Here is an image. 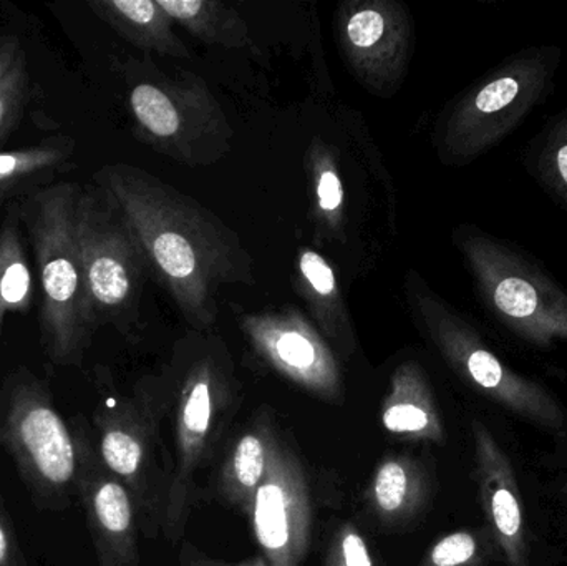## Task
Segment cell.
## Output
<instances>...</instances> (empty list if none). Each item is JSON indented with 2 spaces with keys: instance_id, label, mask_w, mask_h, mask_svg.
I'll use <instances>...</instances> for the list:
<instances>
[{
  "instance_id": "1",
  "label": "cell",
  "mask_w": 567,
  "mask_h": 566,
  "mask_svg": "<svg viewBox=\"0 0 567 566\" xmlns=\"http://www.w3.org/2000/svg\"><path fill=\"white\" fill-rule=\"evenodd\" d=\"M138 239L150 272L192 331L209 332L225 286H255L252 259L235 229L146 169L113 163L93 175Z\"/></svg>"
},
{
  "instance_id": "2",
  "label": "cell",
  "mask_w": 567,
  "mask_h": 566,
  "mask_svg": "<svg viewBox=\"0 0 567 566\" xmlns=\"http://www.w3.org/2000/svg\"><path fill=\"white\" fill-rule=\"evenodd\" d=\"M76 183L55 182L17 199L39 272L40 331L55 366H82L96 332L75 231Z\"/></svg>"
},
{
  "instance_id": "3",
  "label": "cell",
  "mask_w": 567,
  "mask_h": 566,
  "mask_svg": "<svg viewBox=\"0 0 567 566\" xmlns=\"http://www.w3.org/2000/svg\"><path fill=\"white\" fill-rule=\"evenodd\" d=\"M561 59L559 47H526L455 96L433 130L440 162L472 165L505 142L551 95Z\"/></svg>"
},
{
  "instance_id": "4",
  "label": "cell",
  "mask_w": 567,
  "mask_h": 566,
  "mask_svg": "<svg viewBox=\"0 0 567 566\" xmlns=\"http://www.w3.org/2000/svg\"><path fill=\"white\" fill-rule=\"evenodd\" d=\"M405 298L413 321L460 381L546 434L566 438L567 412L561 401L535 379L506 364L475 322L416 271L406 275Z\"/></svg>"
},
{
  "instance_id": "5",
  "label": "cell",
  "mask_w": 567,
  "mask_h": 566,
  "mask_svg": "<svg viewBox=\"0 0 567 566\" xmlns=\"http://www.w3.org/2000/svg\"><path fill=\"white\" fill-rule=\"evenodd\" d=\"M452 241L483 311L498 328L538 349L567 344V291L535 256L475 225Z\"/></svg>"
},
{
  "instance_id": "6",
  "label": "cell",
  "mask_w": 567,
  "mask_h": 566,
  "mask_svg": "<svg viewBox=\"0 0 567 566\" xmlns=\"http://www.w3.org/2000/svg\"><path fill=\"white\" fill-rule=\"evenodd\" d=\"M122 70L140 142L188 166L213 165L231 150L235 130L202 76L186 70L166 75L133 59Z\"/></svg>"
},
{
  "instance_id": "7",
  "label": "cell",
  "mask_w": 567,
  "mask_h": 566,
  "mask_svg": "<svg viewBox=\"0 0 567 566\" xmlns=\"http://www.w3.org/2000/svg\"><path fill=\"white\" fill-rule=\"evenodd\" d=\"M0 445L39 511L62 512L76 495L79 454L43 379L20 368L0 385Z\"/></svg>"
},
{
  "instance_id": "8",
  "label": "cell",
  "mask_w": 567,
  "mask_h": 566,
  "mask_svg": "<svg viewBox=\"0 0 567 566\" xmlns=\"http://www.w3.org/2000/svg\"><path fill=\"white\" fill-rule=\"evenodd\" d=\"M212 332V331H209ZM209 332H196L176 348V465L163 505V531L169 541L185 532L192 511L195 475L205 462L221 412L233 398L228 351Z\"/></svg>"
},
{
  "instance_id": "9",
  "label": "cell",
  "mask_w": 567,
  "mask_h": 566,
  "mask_svg": "<svg viewBox=\"0 0 567 566\" xmlns=\"http://www.w3.org/2000/svg\"><path fill=\"white\" fill-rule=\"evenodd\" d=\"M75 231L86 301L96 328L113 326L125 338H135L143 288L152 272L118 206L95 183L79 186Z\"/></svg>"
},
{
  "instance_id": "10",
  "label": "cell",
  "mask_w": 567,
  "mask_h": 566,
  "mask_svg": "<svg viewBox=\"0 0 567 566\" xmlns=\"http://www.w3.org/2000/svg\"><path fill=\"white\" fill-rule=\"evenodd\" d=\"M336 39L352 75L373 95L400 89L415 47L409 9L396 0H352L337 12Z\"/></svg>"
},
{
  "instance_id": "11",
  "label": "cell",
  "mask_w": 567,
  "mask_h": 566,
  "mask_svg": "<svg viewBox=\"0 0 567 566\" xmlns=\"http://www.w3.org/2000/svg\"><path fill=\"white\" fill-rule=\"evenodd\" d=\"M238 322L255 354L272 371L323 401L340 399L342 374L336 351L299 309L243 312Z\"/></svg>"
},
{
  "instance_id": "12",
  "label": "cell",
  "mask_w": 567,
  "mask_h": 566,
  "mask_svg": "<svg viewBox=\"0 0 567 566\" xmlns=\"http://www.w3.org/2000/svg\"><path fill=\"white\" fill-rule=\"evenodd\" d=\"M79 454L76 497L92 535L99 566H140L138 514L126 485L106 467L86 419L69 421Z\"/></svg>"
},
{
  "instance_id": "13",
  "label": "cell",
  "mask_w": 567,
  "mask_h": 566,
  "mask_svg": "<svg viewBox=\"0 0 567 566\" xmlns=\"http://www.w3.org/2000/svg\"><path fill=\"white\" fill-rule=\"evenodd\" d=\"M249 515L268 566H302L312 532L310 492L302 465L278 438Z\"/></svg>"
},
{
  "instance_id": "14",
  "label": "cell",
  "mask_w": 567,
  "mask_h": 566,
  "mask_svg": "<svg viewBox=\"0 0 567 566\" xmlns=\"http://www.w3.org/2000/svg\"><path fill=\"white\" fill-rule=\"evenodd\" d=\"M96 449L106 467L126 485L136 514L155 507L152 465L156 442V401L152 384L133 398L105 399L93 414Z\"/></svg>"
},
{
  "instance_id": "15",
  "label": "cell",
  "mask_w": 567,
  "mask_h": 566,
  "mask_svg": "<svg viewBox=\"0 0 567 566\" xmlns=\"http://www.w3.org/2000/svg\"><path fill=\"white\" fill-rule=\"evenodd\" d=\"M475 481L489 537L508 566H532L525 508L515 467L505 449L478 419L472 421Z\"/></svg>"
},
{
  "instance_id": "16",
  "label": "cell",
  "mask_w": 567,
  "mask_h": 566,
  "mask_svg": "<svg viewBox=\"0 0 567 566\" xmlns=\"http://www.w3.org/2000/svg\"><path fill=\"white\" fill-rule=\"evenodd\" d=\"M293 285L309 309L310 321L333 351L342 359L352 358L357 349L355 328L329 261L316 249H300Z\"/></svg>"
},
{
  "instance_id": "17",
  "label": "cell",
  "mask_w": 567,
  "mask_h": 566,
  "mask_svg": "<svg viewBox=\"0 0 567 566\" xmlns=\"http://www.w3.org/2000/svg\"><path fill=\"white\" fill-rule=\"evenodd\" d=\"M382 424L390 434L410 441H445V425L425 369L415 361L396 368L383 401Z\"/></svg>"
},
{
  "instance_id": "18",
  "label": "cell",
  "mask_w": 567,
  "mask_h": 566,
  "mask_svg": "<svg viewBox=\"0 0 567 566\" xmlns=\"http://www.w3.org/2000/svg\"><path fill=\"white\" fill-rule=\"evenodd\" d=\"M89 7L136 49L173 59H192L188 47L175 32V20L158 0H90Z\"/></svg>"
},
{
  "instance_id": "19",
  "label": "cell",
  "mask_w": 567,
  "mask_h": 566,
  "mask_svg": "<svg viewBox=\"0 0 567 566\" xmlns=\"http://www.w3.org/2000/svg\"><path fill=\"white\" fill-rule=\"evenodd\" d=\"M75 142L69 136L45 138L39 145L0 152V202L17 199L52 185L56 173L72 162Z\"/></svg>"
},
{
  "instance_id": "20",
  "label": "cell",
  "mask_w": 567,
  "mask_h": 566,
  "mask_svg": "<svg viewBox=\"0 0 567 566\" xmlns=\"http://www.w3.org/2000/svg\"><path fill=\"white\" fill-rule=\"evenodd\" d=\"M176 25L188 30L199 42L223 49L249 50L261 55L248 23L235 7L218 0H158Z\"/></svg>"
},
{
  "instance_id": "21",
  "label": "cell",
  "mask_w": 567,
  "mask_h": 566,
  "mask_svg": "<svg viewBox=\"0 0 567 566\" xmlns=\"http://www.w3.org/2000/svg\"><path fill=\"white\" fill-rule=\"evenodd\" d=\"M312 219L323 239H346L347 193L333 146L316 136L307 150Z\"/></svg>"
},
{
  "instance_id": "22",
  "label": "cell",
  "mask_w": 567,
  "mask_h": 566,
  "mask_svg": "<svg viewBox=\"0 0 567 566\" xmlns=\"http://www.w3.org/2000/svg\"><path fill=\"white\" fill-rule=\"evenodd\" d=\"M425 469L410 457L386 459L377 469L370 487L373 511L385 524L416 517L429 502Z\"/></svg>"
},
{
  "instance_id": "23",
  "label": "cell",
  "mask_w": 567,
  "mask_h": 566,
  "mask_svg": "<svg viewBox=\"0 0 567 566\" xmlns=\"http://www.w3.org/2000/svg\"><path fill=\"white\" fill-rule=\"evenodd\" d=\"M33 276L17 203L0 226V332L7 316L27 315L33 302Z\"/></svg>"
},
{
  "instance_id": "24",
  "label": "cell",
  "mask_w": 567,
  "mask_h": 566,
  "mask_svg": "<svg viewBox=\"0 0 567 566\" xmlns=\"http://www.w3.org/2000/svg\"><path fill=\"white\" fill-rule=\"evenodd\" d=\"M275 439L272 429L259 422L238 439L223 465V494L246 514L251 511L252 498L268 471Z\"/></svg>"
},
{
  "instance_id": "25",
  "label": "cell",
  "mask_w": 567,
  "mask_h": 566,
  "mask_svg": "<svg viewBox=\"0 0 567 566\" xmlns=\"http://www.w3.org/2000/svg\"><path fill=\"white\" fill-rule=\"evenodd\" d=\"M523 165L539 188L567 213V109L526 143Z\"/></svg>"
},
{
  "instance_id": "26",
  "label": "cell",
  "mask_w": 567,
  "mask_h": 566,
  "mask_svg": "<svg viewBox=\"0 0 567 566\" xmlns=\"http://www.w3.org/2000/svg\"><path fill=\"white\" fill-rule=\"evenodd\" d=\"M486 538L478 532L458 531L440 538L420 566H488Z\"/></svg>"
},
{
  "instance_id": "27",
  "label": "cell",
  "mask_w": 567,
  "mask_h": 566,
  "mask_svg": "<svg viewBox=\"0 0 567 566\" xmlns=\"http://www.w3.org/2000/svg\"><path fill=\"white\" fill-rule=\"evenodd\" d=\"M30 75L25 53L20 50L16 62L0 79V143L9 138L22 120L29 100Z\"/></svg>"
},
{
  "instance_id": "28",
  "label": "cell",
  "mask_w": 567,
  "mask_h": 566,
  "mask_svg": "<svg viewBox=\"0 0 567 566\" xmlns=\"http://www.w3.org/2000/svg\"><path fill=\"white\" fill-rule=\"evenodd\" d=\"M327 566H373L365 538L352 525L340 528L333 538Z\"/></svg>"
},
{
  "instance_id": "29",
  "label": "cell",
  "mask_w": 567,
  "mask_h": 566,
  "mask_svg": "<svg viewBox=\"0 0 567 566\" xmlns=\"http://www.w3.org/2000/svg\"><path fill=\"white\" fill-rule=\"evenodd\" d=\"M0 566H29L0 495Z\"/></svg>"
},
{
  "instance_id": "30",
  "label": "cell",
  "mask_w": 567,
  "mask_h": 566,
  "mask_svg": "<svg viewBox=\"0 0 567 566\" xmlns=\"http://www.w3.org/2000/svg\"><path fill=\"white\" fill-rule=\"evenodd\" d=\"M20 42L16 35L0 37V79L6 75L7 70L16 62L20 52Z\"/></svg>"
},
{
  "instance_id": "31",
  "label": "cell",
  "mask_w": 567,
  "mask_h": 566,
  "mask_svg": "<svg viewBox=\"0 0 567 566\" xmlns=\"http://www.w3.org/2000/svg\"><path fill=\"white\" fill-rule=\"evenodd\" d=\"M225 566V565H218ZM236 566H268V562L265 560V557L256 558V560L248 562V564L236 565Z\"/></svg>"
},
{
  "instance_id": "32",
  "label": "cell",
  "mask_w": 567,
  "mask_h": 566,
  "mask_svg": "<svg viewBox=\"0 0 567 566\" xmlns=\"http://www.w3.org/2000/svg\"><path fill=\"white\" fill-rule=\"evenodd\" d=\"M561 491H563V494L567 495V484L563 485Z\"/></svg>"
}]
</instances>
